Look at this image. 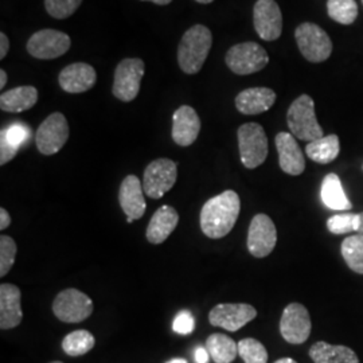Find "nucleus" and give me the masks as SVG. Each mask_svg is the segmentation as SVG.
<instances>
[{
	"label": "nucleus",
	"instance_id": "obj_40",
	"mask_svg": "<svg viewBox=\"0 0 363 363\" xmlns=\"http://www.w3.org/2000/svg\"><path fill=\"white\" fill-rule=\"evenodd\" d=\"M11 223V217L9 214V211L4 208H0V230H4L10 226Z\"/></svg>",
	"mask_w": 363,
	"mask_h": 363
},
{
	"label": "nucleus",
	"instance_id": "obj_22",
	"mask_svg": "<svg viewBox=\"0 0 363 363\" xmlns=\"http://www.w3.org/2000/svg\"><path fill=\"white\" fill-rule=\"evenodd\" d=\"M178 222L179 214L172 206L164 205L157 208L148 223L147 240L155 245L164 242L178 226Z\"/></svg>",
	"mask_w": 363,
	"mask_h": 363
},
{
	"label": "nucleus",
	"instance_id": "obj_6",
	"mask_svg": "<svg viewBox=\"0 0 363 363\" xmlns=\"http://www.w3.org/2000/svg\"><path fill=\"white\" fill-rule=\"evenodd\" d=\"M295 38L303 57L313 64L328 60L333 52V42L328 34L315 23H301L295 31Z\"/></svg>",
	"mask_w": 363,
	"mask_h": 363
},
{
	"label": "nucleus",
	"instance_id": "obj_45",
	"mask_svg": "<svg viewBox=\"0 0 363 363\" xmlns=\"http://www.w3.org/2000/svg\"><path fill=\"white\" fill-rule=\"evenodd\" d=\"M167 363H187V361H186V359H182V358H175V359H171V361Z\"/></svg>",
	"mask_w": 363,
	"mask_h": 363
},
{
	"label": "nucleus",
	"instance_id": "obj_38",
	"mask_svg": "<svg viewBox=\"0 0 363 363\" xmlns=\"http://www.w3.org/2000/svg\"><path fill=\"white\" fill-rule=\"evenodd\" d=\"M10 50V40L4 33L0 34V60H4Z\"/></svg>",
	"mask_w": 363,
	"mask_h": 363
},
{
	"label": "nucleus",
	"instance_id": "obj_25",
	"mask_svg": "<svg viewBox=\"0 0 363 363\" xmlns=\"http://www.w3.org/2000/svg\"><path fill=\"white\" fill-rule=\"evenodd\" d=\"M320 198H322V202L325 203V208H328L330 210L346 211L352 208L350 199L347 198V195L343 190L340 178L334 172L327 174L325 179L322 182Z\"/></svg>",
	"mask_w": 363,
	"mask_h": 363
},
{
	"label": "nucleus",
	"instance_id": "obj_3",
	"mask_svg": "<svg viewBox=\"0 0 363 363\" xmlns=\"http://www.w3.org/2000/svg\"><path fill=\"white\" fill-rule=\"evenodd\" d=\"M286 123L291 133L303 142L311 143L325 136L315 115V103L308 94H301L288 109Z\"/></svg>",
	"mask_w": 363,
	"mask_h": 363
},
{
	"label": "nucleus",
	"instance_id": "obj_9",
	"mask_svg": "<svg viewBox=\"0 0 363 363\" xmlns=\"http://www.w3.org/2000/svg\"><path fill=\"white\" fill-rule=\"evenodd\" d=\"M177 178L178 167L174 160L156 159L144 171V193L152 199H159L174 187Z\"/></svg>",
	"mask_w": 363,
	"mask_h": 363
},
{
	"label": "nucleus",
	"instance_id": "obj_28",
	"mask_svg": "<svg viewBox=\"0 0 363 363\" xmlns=\"http://www.w3.org/2000/svg\"><path fill=\"white\" fill-rule=\"evenodd\" d=\"M340 252L351 271L363 274V234H354L345 238Z\"/></svg>",
	"mask_w": 363,
	"mask_h": 363
},
{
	"label": "nucleus",
	"instance_id": "obj_7",
	"mask_svg": "<svg viewBox=\"0 0 363 363\" xmlns=\"http://www.w3.org/2000/svg\"><path fill=\"white\" fill-rule=\"evenodd\" d=\"M52 312L64 323H81L91 316L93 301L84 292L69 288L54 298Z\"/></svg>",
	"mask_w": 363,
	"mask_h": 363
},
{
	"label": "nucleus",
	"instance_id": "obj_14",
	"mask_svg": "<svg viewBox=\"0 0 363 363\" xmlns=\"http://www.w3.org/2000/svg\"><path fill=\"white\" fill-rule=\"evenodd\" d=\"M257 316V310L245 303H223L216 306L208 313V322L214 327L228 331H238Z\"/></svg>",
	"mask_w": 363,
	"mask_h": 363
},
{
	"label": "nucleus",
	"instance_id": "obj_32",
	"mask_svg": "<svg viewBox=\"0 0 363 363\" xmlns=\"http://www.w3.org/2000/svg\"><path fill=\"white\" fill-rule=\"evenodd\" d=\"M359 228V214L345 213L337 214L327 220V229L333 234H347L358 232Z\"/></svg>",
	"mask_w": 363,
	"mask_h": 363
},
{
	"label": "nucleus",
	"instance_id": "obj_11",
	"mask_svg": "<svg viewBox=\"0 0 363 363\" xmlns=\"http://www.w3.org/2000/svg\"><path fill=\"white\" fill-rule=\"evenodd\" d=\"M69 124L66 117L55 112L46 117L37 130V147L43 155L50 156L60 152L69 139Z\"/></svg>",
	"mask_w": 363,
	"mask_h": 363
},
{
	"label": "nucleus",
	"instance_id": "obj_48",
	"mask_svg": "<svg viewBox=\"0 0 363 363\" xmlns=\"http://www.w3.org/2000/svg\"><path fill=\"white\" fill-rule=\"evenodd\" d=\"M50 363H64V362H60V361H55V362H50Z\"/></svg>",
	"mask_w": 363,
	"mask_h": 363
},
{
	"label": "nucleus",
	"instance_id": "obj_47",
	"mask_svg": "<svg viewBox=\"0 0 363 363\" xmlns=\"http://www.w3.org/2000/svg\"><path fill=\"white\" fill-rule=\"evenodd\" d=\"M127 222H128V223H132V222H133V220H132V218H128V217H127Z\"/></svg>",
	"mask_w": 363,
	"mask_h": 363
},
{
	"label": "nucleus",
	"instance_id": "obj_27",
	"mask_svg": "<svg viewBox=\"0 0 363 363\" xmlns=\"http://www.w3.org/2000/svg\"><path fill=\"white\" fill-rule=\"evenodd\" d=\"M206 349L216 363H232L238 355V343L223 334H213L206 340Z\"/></svg>",
	"mask_w": 363,
	"mask_h": 363
},
{
	"label": "nucleus",
	"instance_id": "obj_41",
	"mask_svg": "<svg viewBox=\"0 0 363 363\" xmlns=\"http://www.w3.org/2000/svg\"><path fill=\"white\" fill-rule=\"evenodd\" d=\"M6 84H7V73L1 69L0 70V89H3L6 86Z\"/></svg>",
	"mask_w": 363,
	"mask_h": 363
},
{
	"label": "nucleus",
	"instance_id": "obj_16",
	"mask_svg": "<svg viewBox=\"0 0 363 363\" xmlns=\"http://www.w3.org/2000/svg\"><path fill=\"white\" fill-rule=\"evenodd\" d=\"M274 142L279 152L280 169L292 177L301 175L306 169V159L296 142V138L292 133L280 132L277 133Z\"/></svg>",
	"mask_w": 363,
	"mask_h": 363
},
{
	"label": "nucleus",
	"instance_id": "obj_4",
	"mask_svg": "<svg viewBox=\"0 0 363 363\" xmlns=\"http://www.w3.org/2000/svg\"><path fill=\"white\" fill-rule=\"evenodd\" d=\"M238 148L241 163L247 169H257L268 156V138L257 123H247L238 128Z\"/></svg>",
	"mask_w": 363,
	"mask_h": 363
},
{
	"label": "nucleus",
	"instance_id": "obj_26",
	"mask_svg": "<svg viewBox=\"0 0 363 363\" xmlns=\"http://www.w3.org/2000/svg\"><path fill=\"white\" fill-rule=\"evenodd\" d=\"M340 152V142L337 135L323 136L307 144L306 154L319 164H328L337 159Z\"/></svg>",
	"mask_w": 363,
	"mask_h": 363
},
{
	"label": "nucleus",
	"instance_id": "obj_30",
	"mask_svg": "<svg viewBox=\"0 0 363 363\" xmlns=\"http://www.w3.org/2000/svg\"><path fill=\"white\" fill-rule=\"evenodd\" d=\"M328 16L340 25H352L358 18V4L355 0H328Z\"/></svg>",
	"mask_w": 363,
	"mask_h": 363
},
{
	"label": "nucleus",
	"instance_id": "obj_46",
	"mask_svg": "<svg viewBox=\"0 0 363 363\" xmlns=\"http://www.w3.org/2000/svg\"><path fill=\"white\" fill-rule=\"evenodd\" d=\"M195 1H198L201 4H208V3H213L214 0H195Z\"/></svg>",
	"mask_w": 363,
	"mask_h": 363
},
{
	"label": "nucleus",
	"instance_id": "obj_13",
	"mask_svg": "<svg viewBox=\"0 0 363 363\" xmlns=\"http://www.w3.org/2000/svg\"><path fill=\"white\" fill-rule=\"evenodd\" d=\"M277 242V230L267 214L253 217L247 232V249L256 259H264L272 253Z\"/></svg>",
	"mask_w": 363,
	"mask_h": 363
},
{
	"label": "nucleus",
	"instance_id": "obj_44",
	"mask_svg": "<svg viewBox=\"0 0 363 363\" xmlns=\"http://www.w3.org/2000/svg\"><path fill=\"white\" fill-rule=\"evenodd\" d=\"M274 363H298L295 359H292V358H281V359H279V361H276Z\"/></svg>",
	"mask_w": 363,
	"mask_h": 363
},
{
	"label": "nucleus",
	"instance_id": "obj_10",
	"mask_svg": "<svg viewBox=\"0 0 363 363\" xmlns=\"http://www.w3.org/2000/svg\"><path fill=\"white\" fill-rule=\"evenodd\" d=\"M72 46L70 37L58 30L45 28L27 40V52L38 60H54L64 55Z\"/></svg>",
	"mask_w": 363,
	"mask_h": 363
},
{
	"label": "nucleus",
	"instance_id": "obj_43",
	"mask_svg": "<svg viewBox=\"0 0 363 363\" xmlns=\"http://www.w3.org/2000/svg\"><path fill=\"white\" fill-rule=\"evenodd\" d=\"M358 234H363V213L359 214V228H358Z\"/></svg>",
	"mask_w": 363,
	"mask_h": 363
},
{
	"label": "nucleus",
	"instance_id": "obj_42",
	"mask_svg": "<svg viewBox=\"0 0 363 363\" xmlns=\"http://www.w3.org/2000/svg\"><path fill=\"white\" fill-rule=\"evenodd\" d=\"M142 1H152V3H155L157 6H167L172 0H142Z\"/></svg>",
	"mask_w": 363,
	"mask_h": 363
},
{
	"label": "nucleus",
	"instance_id": "obj_23",
	"mask_svg": "<svg viewBox=\"0 0 363 363\" xmlns=\"http://www.w3.org/2000/svg\"><path fill=\"white\" fill-rule=\"evenodd\" d=\"M38 101V91L34 86H18L1 93L0 108L4 112L21 113L31 109Z\"/></svg>",
	"mask_w": 363,
	"mask_h": 363
},
{
	"label": "nucleus",
	"instance_id": "obj_17",
	"mask_svg": "<svg viewBox=\"0 0 363 363\" xmlns=\"http://www.w3.org/2000/svg\"><path fill=\"white\" fill-rule=\"evenodd\" d=\"M201 132V120L194 108L182 105L172 117V140L181 147L194 143Z\"/></svg>",
	"mask_w": 363,
	"mask_h": 363
},
{
	"label": "nucleus",
	"instance_id": "obj_34",
	"mask_svg": "<svg viewBox=\"0 0 363 363\" xmlns=\"http://www.w3.org/2000/svg\"><path fill=\"white\" fill-rule=\"evenodd\" d=\"M16 244L10 235L0 237V276L4 277L11 271L15 256H16Z\"/></svg>",
	"mask_w": 363,
	"mask_h": 363
},
{
	"label": "nucleus",
	"instance_id": "obj_18",
	"mask_svg": "<svg viewBox=\"0 0 363 363\" xmlns=\"http://www.w3.org/2000/svg\"><path fill=\"white\" fill-rule=\"evenodd\" d=\"M96 81L97 73L94 67L85 62H76L66 66L58 76L60 86L72 94L89 91L94 86Z\"/></svg>",
	"mask_w": 363,
	"mask_h": 363
},
{
	"label": "nucleus",
	"instance_id": "obj_31",
	"mask_svg": "<svg viewBox=\"0 0 363 363\" xmlns=\"http://www.w3.org/2000/svg\"><path fill=\"white\" fill-rule=\"evenodd\" d=\"M238 355L245 363L268 362V351L257 339L247 337L238 342Z\"/></svg>",
	"mask_w": 363,
	"mask_h": 363
},
{
	"label": "nucleus",
	"instance_id": "obj_35",
	"mask_svg": "<svg viewBox=\"0 0 363 363\" xmlns=\"http://www.w3.org/2000/svg\"><path fill=\"white\" fill-rule=\"evenodd\" d=\"M6 139L15 147H21L30 136V128L23 124H13L7 130H3Z\"/></svg>",
	"mask_w": 363,
	"mask_h": 363
},
{
	"label": "nucleus",
	"instance_id": "obj_20",
	"mask_svg": "<svg viewBox=\"0 0 363 363\" xmlns=\"http://www.w3.org/2000/svg\"><path fill=\"white\" fill-rule=\"evenodd\" d=\"M21 289L13 284L0 286V328L11 330L21 325L23 319Z\"/></svg>",
	"mask_w": 363,
	"mask_h": 363
},
{
	"label": "nucleus",
	"instance_id": "obj_24",
	"mask_svg": "<svg viewBox=\"0 0 363 363\" xmlns=\"http://www.w3.org/2000/svg\"><path fill=\"white\" fill-rule=\"evenodd\" d=\"M310 358L313 363H359L355 351L342 345H330L316 342L310 349Z\"/></svg>",
	"mask_w": 363,
	"mask_h": 363
},
{
	"label": "nucleus",
	"instance_id": "obj_8",
	"mask_svg": "<svg viewBox=\"0 0 363 363\" xmlns=\"http://www.w3.org/2000/svg\"><path fill=\"white\" fill-rule=\"evenodd\" d=\"M143 60L125 58L116 67L112 91L120 101L130 103L135 100L140 91V84L144 77Z\"/></svg>",
	"mask_w": 363,
	"mask_h": 363
},
{
	"label": "nucleus",
	"instance_id": "obj_15",
	"mask_svg": "<svg viewBox=\"0 0 363 363\" xmlns=\"http://www.w3.org/2000/svg\"><path fill=\"white\" fill-rule=\"evenodd\" d=\"M253 23L259 37L267 42L280 38L283 15L274 0H257L253 9Z\"/></svg>",
	"mask_w": 363,
	"mask_h": 363
},
{
	"label": "nucleus",
	"instance_id": "obj_37",
	"mask_svg": "<svg viewBox=\"0 0 363 363\" xmlns=\"http://www.w3.org/2000/svg\"><path fill=\"white\" fill-rule=\"evenodd\" d=\"M19 151V147H15L6 139L4 132H0V164L4 166L10 160H13Z\"/></svg>",
	"mask_w": 363,
	"mask_h": 363
},
{
	"label": "nucleus",
	"instance_id": "obj_5",
	"mask_svg": "<svg viewBox=\"0 0 363 363\" xmlns=\"http://www.w3.org/2000/svg\"><path fill=\"white\" fill-rule=\"evenodd\" d=\"M228 67L238 76H247L262 70L269 62L267 50L256 42H244L232 46L225 57Z\"/></svg>",
	"mask_w": 363,
	"mask_h": 363
},
{
	"label": "nucleus",
	"instance_id": "obj_29",
	"mask_svg": "<svg viewBox=\"0 0 363 363\" xmlns=\"http://www.w3.org/2000/svg\"><path fill=\"white\" fill-rule=\"evenodd\" d=\"M94 337L86 330H77L67 334L62 340V349L69 357H81L94 347Z\"/></svg>",
	"mask_w": 363,
	"mask_h": 363
},
{
	"label": "nucleus",
	"instance_id": "obj_33",
	"mask_svg": "<svg viewBox=\"0 0 363 363\" xmlns=\"http://www.w3.org/2000/svg\"><path fill=\"white\" fill-rule=\"evenodd\" d=\"M82 0H45V7L49 15L55 19H66L76 13Z\"/></svg>",
	"mask_w": 363,
	"mask_h": 363
},
{
	"label": "nucleus",
	"instance_id": "obj_49",
	"mask_svg": "<svg viewBox=\"0 0 363 363\" xmlns=\"http://www.w3.org/2000/svg\"><path fill=\"white\" fill-rule=\"evenodd\" d=\"M362 3H363V0H362Z\"/></svg>",
	"mask_w": 363,
	"mask_h": 363
},
{
	"label": "nucleus",
	"instance_id": "obj_21",
	"mask_svg": "<svg viewBox=\"0 0 363 363\" xmlns=\"http://www.w3.org/2000/svg\"><path fill=\"white\" fill-rule=\"evenodd\" d=\"M276 101V93L269 88H249L238 93L235 97V108L242 115H259L272 108Z\"/></svg>",
	"mask_w": 363,
	"mask_h": 363
},
{
	"label": "nucleus",
	"instance_id": "obj_12",
	"mask_svg": "<svg viewBox=\"0 0 363 363\" xmlns=\"http://www.w3.org/2000/svg\"><path fill=\"white\" fill-rule=\"evenodd\" d=\"M311 316L300 303L286 306L280 320L281 337L291 345H301L311 335Z\"/></svg>",
	"mask_w": 363,
	"mask_h": 363
},
{
	"label": "nucleus",
	"instance_id": "obj_19",
	"mask_svg": "<svg viewBox=\"0 0 363 363\" xmlns=\"http://www.w3.org/2000/svg\"><path fill=\"white\" fill-rule=\"evenodd\" d=\"M118 201H120V206L128 218L136 220L143 217L147 203L144 199L143 184L140 183L138 177L128 175L124 181L121 182L120 191H118Z\"/></svg>",
	"mask_w": 363,
	"mask_h": 363
},
{
	"label": "nucleus",
	"instance_id": "obj_2",
	"mask_svg": "<svg viewBox=\"0 0 363 363\" xmlns=\"http://www.w3.org/2000/svg\"><path fill=\"white\" fill-rule=\"evenodd\" d=\"M213 45V35L208 27L195 25L182 37L178 46V64L183 73L196 74L206 62Z\"/></svg>",
	"mask_w": 363,
	"mask_h": 363
},
{
	"label": "nucleus",
	"instance_id": "obj_36",
	"mask_svg": "<svg viewBox=\"0 0 363 363\" xmlns=\"http://www.w3.org/2000/svg\"><path fill=\"white\" fill-rule=\"evenodd\" d=\"M172 328L179 335H189V334H191L195 328L194 316L189 311H182L175 318Z\"/></svg>",
	"mask_w": 363,
	"mask_h": 363
},
{
	"label": "nucleus",
	"instance_id": "obj_1",
	"mask_svg": "<svg viewBox=\"0 0 363 363\" xmlns=\"http://www.w3.org/2000/svg\"><path fill=\"white\" fill-rule=\"evenodd\" d=\"M241 201L233 190H226L210 198L201 210V229L203 234L218 240L232 232L238 220Z\"/></svg>",
	"mask_w": 363,
	"mask_h": 363
},
{
	"label": "nucleus",
	"instance_id": "obj_39",
	"mask_svg": "<svg viewBox=\"0 0 363 363\" xmlns=\"http://www.w3.org/2000/svg\"><path fill=\"white\" fill-rule=\"evenodd\" d=\"M208 359H210V354L206 347H198L195 350V362L208 363Z\"/></svg>",
	"mask_w": 363,
	"mask_h": 363
}]
</instances>
